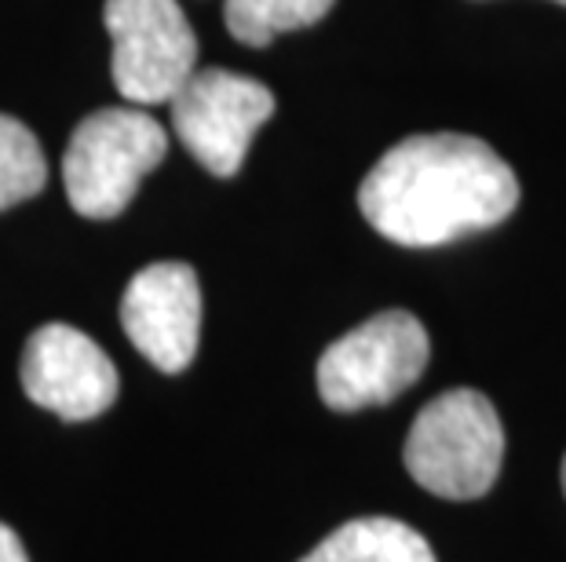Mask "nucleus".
<instances>
[{
  "mask_svg": "<svg viewBox=\"0 0 566 562\" xmlns=\"http://www.w3.org/2000/svg\"><path fill=\"white\" fill-rule=\"evenodd\" d=\"M274 114V95L260 81L231 70H195V77L176 92L172 128L184 147L212 176H234L242 169L249 142Z\"/></svg>",
  "mask_w": 566,
  "mask_h": 562,
  "instance_id": "nucleus-6",
  "label": "nucleus"
},
{
  "mask_svg": "<svg viewBox=\"0 0 566 562\" xmlns=\"http://www.w3.org/2000/svg\"><path fill=\"white\" fill-rule=\"evenodd\" d=\"M44 183L48 161L38 136L15 117L0 114V212L41 194Z\"/></svg>",
  "mask_w": 566,
  "mask_h": 562,
  "instance_id": "nucleus-11",
  "label": "nucleus"
},
{
  "mask_svg": "<svg viewBox=\"0 0 566 562\" xmlns=\"http://www.w3.org/2000/svg\"><path fill=\"white\" fill-rule=\"evenodd\" d=\"M300 562H436L431 544L399 519H352Z\"/></svg>",
  "mask_w": 566,
  "mask_h": 562,
  "instance_id": "nucleus-9",
  "label": "nucleus"
},
{
  "mask_svg": "<svg viewBox=\"0 0 566 562\" xmlns=\"http://www.w3.org/2000/svg\"><path fill=\"white\" fill-rule=\"evenodd\" d=\"M165 128L132 106L95 110L74 128L63 158L66 198L81 216L114 220L136 198L143 176L161 165Z\"/></svg>",
  "mask_w": 566,
  "mask_h": 562,
  "instance_id": "nucleus-3",
  "label": "nucleus"
},
{
  "mask_svg": "<svg viewBox=\"0 0 566 562\" xmlns=\"http://www.w3.org/2000/svg\"><path fill=\"white\" fill-rule=\"evenodd\" d=\"M122 326L161 373H184L198 354L201 285L187 263H150L122 296Z\"/></svg>",
  "mask_w": 566,
  "mask_h": 562,
  "instance_id": "nucleus-8",
  "label": "nucleus"
},
{
  "mask_svg": "<svg viewBox=\"0 0 566 562\" xmlns=\"http://www.w3.org/2000/svg\"><path fill=\"white\" fill-rule=\"evenodd\" d=\"M114 85L136 106L172 103L195 77L198 38L176 0H106Z\"/></svg>",
  "mask_w": 566,
  "mask_h": 562,
  "instance_id": "nucleus-5",
  "label": "nucleus"
},
{
  "mask_svg": "<svg viewBox=\"0 0 566 562\" xmlns=\"http://www.w3.org/2000/svg\"><path fill=\"white\" fill-rule=\"evenodd\" d=\"M0 562H30L27 548H22L19 533L0 522Z\"/></svg>",
  "mask_w": 566,
  "mask_h": 562,
  "instance_id": "nucleus-12",
  "label": "nucleus"
},
{
  "mask_svg": "<svg viewBox=\"0 0 566 562\" xmlns=\"http://www.w3.org/2000/svg\"><path fill=\"white\" fill-rule=\"evenodd\" d=\"M559 478H563V494H566V457H563V475Z\"/></svg>",
  "mask_w": 566,
  "mask_h": 562,
  "instance_id": "nucleus-13",
  "label": "nucleus"
},
{
  "mask_svg": "<svg viewBox=\"0 0 566 562\" xmlns=\"http://www.w3.org/2000/svg\"><path fill=\"white\" fill-rule=\"evenodd\" d=\"M428 332L409 310H384L344 332L318 358V394L336 413L399 399L428 365Z\"/></svg>",
  "mask_w": 566,
  "mask_h": 562,
  "instance_id": "nucleus-4",
  "label": "nucleus"
},
{
  "mask_svg": "<svg viewBox=\"0 0 566 562\" xmlns=\"http://www.w3.org/2000/svg\"><path fill=\"white\" fill-rule=\"evenodd\" d=\"M336 0H223V19L234 41L263 47L289 30L315 26Z\"/></svg>",
  "mask_w": 566,
  "mask_h": 562,
  "instance_id": "nucleus-10",
  "label": "nucleus"
},
{
  "mask_svg": "<svg viewBox=\"0 0 566 562\" xmlns=\"http://www.w3.org/2000/svg\"><path fill=\"white\" fill-rule=\"evenodd\" d=\"M22 391L41 410L63 421H92L117 399V369L106 351L81 329L52 321L22 351Z\"/></svg>",
  "mask_w": 566,
  "mask_h": 562,
  "instance_id": "nucleus-7",
  "label": "nucleus"
},
{
  "mask_svg": "<svg viewBox=\"0 0 566 562\" xmlns=\"http://www.w3.org/2000/svg\"><path fill=\"white\" fill-rule=\"evenodd\" d=\"M556 4H563V8H566V0H556Z\"/></svg>",
  "mask_w": 566,
  "mask_h": 562,
  "instance_id": "nucleus-14",
  "label": "nucleus"
},
{
  "mask_svg": "<svg viewBox=\"0 0 566 562\" xmlns=\"http://www.w3.org/2000/svg\"><path fill=\"white\" fill-rule=\"evenodd\" d=\"M520 205L509 161L472 136H409L373 165L358 209L395 245L436 248L490 231Z\"/></svg>",
  "mask_w": 566,
  "mask_h": 562,
  "instance_id": "nucleus-1",
  "label": "nucleus"
},
{
  "mask_svg": "<svg viewBox=\"0 0 566 562\" xmlns=\"http://www.w3.org/2000/svg\"><path fill=\"white\" fill-rule=\"evenodd\" d=\"M409 478L446 500L490 494L504 460V427L493 402L475 388H457L417 413L402 449Z\"/></svg>",
  "mask_w": 566,
  "mask_h": 562,
  "instance_id": "nucleus-2",
  "label": "nucleus"
}]
</instances>
